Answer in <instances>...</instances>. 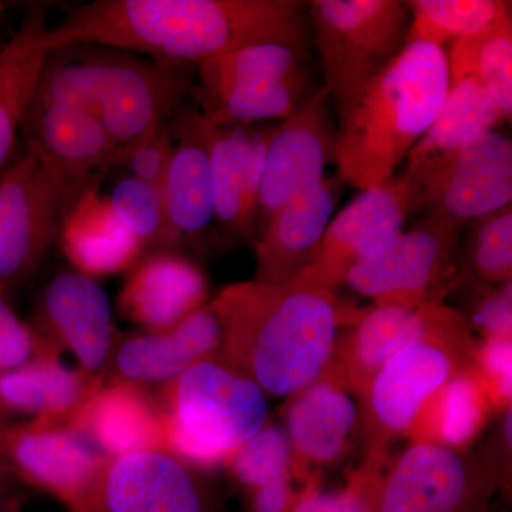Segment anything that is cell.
I'll return each mask as SVG.
<instances>
[{"label":"cell","mask_w":512,"mask_h":512,"mask_svg":"<svg viewBox=\"0 0 512 512\" xmlns=\"http://www.w3.org/2000/svg\"><path fill=\"white\" fill-rule=\"evenodd\" d=\"M308 35L298 0H94L67 8L39 45L113 47L183 66L249 46L308 47Z\"/></svg>","instance_id":"6da1fadb"},{"label":"cell","mask_w":512,"mask_h":512,"mask_svg":"<svg viewBox=\"0 0 512 512\" xmlns=\"http://www.w3.org/2000/svg\"><path fill=\"white\" fill-rule=\"evenodd\" d=\"M224 323L217 359L266 396L292 397L335 360L340 333L363 311L301 282H239L215 296Z\"/></svg>","instance_id":"7a4b0ae2"},{"label":"cell","mask_w":512,"mask_h":512,"mask_svg":"<svg viewBox=\"0 0 512 512\" xmlns=\"http://www.w3.org/2000/svg\"><path fill=\"white\" fill-rule=\"evenodd\" d=\"M450 89L447 52L407 43L382 72L338 104L335 163L338 177L375 190L429 131Z\"/></svg>","instance_id":"3957f363"},{"label":"cell","mask_w":512,"mask_h":512,"mask_svg":"<svg viewBox=\"0 0 512 512\" xmlns=\"http://www.w3.org/2000/svg\"><path fill=\"white\" fill-rule=\"evenodd\" d=\"M192 80L177 64L97 45L50 50L32 103L82 111L128 151L173 119ZM120 161V163H121Z\"/></svg>","instance_id":"277c9868"},{"label":"cell","mask_w":512,"mask_h":512,"mask_svg":"<svg viewBox=\"0 0 512 512\" xmlns=\"http://www.w3.org/2000/svg\"><path fill=\"white\" fill-rule=\"evenodd\" d=\"M158 406L165 450L201 470L227 463L269 421L264 390L218 359L164 384Z\"/></svg>","instance_id":"5b68a950"},{"label":"cell","mask_w":512,"mask_h":512,"mask_svg":"<svg viewBox=\"0 0 512 512\" xmlns=\"http://www.w3.org/2000/svg\"><path fill=\"white\" fill-rule=\"evenodd\" d=\"M308 47L256 45L197 64L190 96L212 126L285 120L309 96Z\"/></svg>","instance_id":"8992f818"},{"label":"cell","mask_w":512,"mask_h":512,"mask_svg":"<svg viewBox=\"0 0 512 512\" xmlns=\"http://www.w3.org/2000/svg\"><path fill=\"white\" fill-rule=\"evenodd\" d=\"M473 333L414 340L394 353L376 373L362 402L369 461L382 466L392 440L412 436L430 400L458 373L473 366Z\"/></svg>","instance_id":"52a82bcc"},{"label":"cell","mask_w":512,"mask_h":512,"mask_svg":"<svg viewBox=\"0 0 512 512\" xmlns=\"http://www.w3.org/2000/svg\"><path fill=\"white\" fill-rule=\"evenodd\" d=\"M325 90L342 103L382 72L407 45L412 15L400 0L306 3Z\"/></svg>","instance_id":"ba28073f"},{"label":"cell","mask_w":512,"mask_h":512,"mask_svg":"<svg viewBox=\"0 0 512 512\" xmlns=\"http://www.w3.org/2000/svg\"><path fill=\"white\" fill-rule=\"evenodd\" d=\"M86 192L28 151L6 167L0 174V292L36 274Z\"/></svg>","instance_id":"9c48e42d"},{"label":"cell","mask_w":512,"mask_h":512,"mask_svg":"<svg viewBox=\"0 0 512 512\" xmlns=\"http://www.w3.org/2000/svg\"><path fill=\"white\" fill-rule=\"evenodd\" d=\"M463 225L430 211L389 247L357 264L346 276L353 292L376 305L420 306L440 302L450 288Z\"/></svg>","instance_id":"30bf717a"},{"label":"cell","mask_w":512,"mask_h":512,"mask_svg":"<svg viewBox=\"0 0 512 512\" xmlns=\"http://www.w3.org/2000/svg\"><path fill=\"white\" fill-rule=\"evenodd\" d=\"M500 483L484 458L414 440L377 481L375 512H480Z\"/></svg>","instance_id":"8fae6325"},{"label":"cell","mask_w":512,"mask_h":512,"mask_svg":"<svg viewBox=\"0 0 512 512\" xmlns=\"http://www.w3.org/2000/svg\"><path fill=\"white\" fill-rule=\"evenodd\" d=\"M72 512H220L201 468L165 448L107 458Z\"/></svg>","instance_id":"7c38bea8"},{"label":"cell","mask_w":512,"mask_h":512,"mask_svg":"<svg viewBox=\"0 0 512 512\" xmlns=\"http://www.w3.org/2000/svg\"><path fill=\"white\" fill-rule=\"evenodd\" d=\"M406 173L419 188L421 208L461 225L512 204V143L497 130L426 158Z\"/></svg>","instance_id":"4fadbf2b"},{"label":"cell","mask_w":512,"mask_h":512,"mask_svg":"<svg viewBox=\"0 0 512 512\" xmlns=\"http://www.w3.org/2000/svg\"><path fill=\"white\" fill-rule=\"evenodd\" d=\"M419 210V188L409 173L363 191L330 221L318 254L295 281L336 291L357 264L389 247Z\"/></svg>","instance_id":"5bb4252c"},{"label":"cell","mask_w":512,"mask_h":512,"mask_svg":"<svg viewBox=\"0 0 512 512\" xmlns=\"http://www.w3.org/2000/svg\"><path fill=\"white\" fill-rule=\"evenodd\" d=\"M109 457L64 420L9 421L0 429V464L26 487L80 504Z\"/></svg>","instance_id":"9a60e30c"},{"label":"cell","mask_w":512,"mask_h":512,"mask_svg":"<svg viewBox=\"0 0 512 512\" xmlns=\"http://www.w3.org/2000/svg\"><path fill=\"white\" fill-rule=\"evenodd\" d=\"M325 87L309 94L291 116L272 130L266 148L256 218L262 224L295 195L325 180L335 163L336 131L330 121Z\"/></svg>","instance_id":"2e32d148"},{"label":"cell","mask_w":512,"mask_h":512,"mask_svg":"<svg viewBox=\"0 0 512 512\" xmlns=\"http://www.w3.org/2000/svg\"><path fill=\"white\" fill-rule=\"evenodd\" d=\"M468 332L464 313L441 302L412 308L375 305L342 330L333 363L350 389L362 397L384 363L404 346L430 336Z\"/></svg>","instance_id":"e0dca14e"},{"label":"cell","mask_w":512,"mask_h":512,"mask_svg":"<svg viewBox=\"0 0 512 512\" xmlns=\"http://www.w3.org/2000/svg\"><path fill=\"white\" fill-rule=\"evenodd\" d=\"M32 328L57 352L72 353L86 375L103 377L117 335L107 293L92 276L74 269L53 276Z\"/></svg>","instance_id":"ac0fdd59"},{"label":"cell","mask_w":512,"mask_h":512,"mask_svg":"<svg viewBox=\"0 0 512 512\" xmlns=\"http://www.w3.org/2000/svg\"><path fill=\"white\" fill-rule=\"evenodd\" d=\"M222 339L220 308L211 299L174 328L117 338L103 372V383L164 386L197 363L217 359Z\"/></svg>","instance_id":"d6986e66"},{"label":"cell","mask_w":512,"mask_h":512,"mask_svg":"<svg viewBox=\"0 0 512 512\" xmlns=\"http://www.w3.org/2000/svg\"><path fill=\"white\" fill-rule=\"evenodd\" d=\"M284 429L295 458V476L345 460L362 424V402L335 363L289 397Z\"/></svg>","instance_id":"ffe728a7"},{"label":"cell","mask_w":512,"mask_h":512,"mask_svg":"<svg viewBox=\"0 0 512 512\" xmlns=\"http://www.w3.org/2000/svg\"><path fill=\"white\" fill-rule=\"evenodd\" d=\"M20 131L28 153L83 190L99 187L101 177L120 165L119 148L82 111L30 103Z\"/></svg>","instance_id":"44dd1931"},{"label":"cell","mask_w":512,"mask_h":512,"mask_svg":"<svg viewBox=\"0 0 512 512\" xmlns=\"http://www.w3.org/2000/svg\"><path fill=\"white\" fill-rule=\"evenodd\" d=\"M343 181L326 177L272 212L255 239L256 276L262 284L295 281L311 266L338 205Z\"/></svg>","instance_id":"7402d4cb"},{"label":"cell","mask_w":512,"mask_h":512,"mask_svg":"<svg viewBox=\"0 0 512 512\" xmlns=\"http://www.w3.org/2000/svg\"><path fill=\"white\" fill-rule=\"evenodd\" d=\"M200 130L210 160L215 222L228 234L252 237L272 130L256 136L247 127L212 126L201 114Z\"/></svg>","instance_id":"603a6c76"},{"label":"cell","mask_w":512,"mask_h":512,"mask_svg":"<svg viewBox=\"0 0 512 512\" xmlns=\"http://www.w3.org/2000/svg\"><path fill=\"white\" fill-rule=\"evenodd\" d=\"M210 301L200 266L174 251H158L140 259L121 289V315L144 332L177 326Z\"/></svg>","instance_id":"cb8c5ba5"},{"label":"cell","mask_w":512,"mask_h":512,"mask_svg":"<svg viewBox=\"0 0 512 512\" xmlns=\"http://www.w3.org/2000/svg\"><path fill=\"white\" fill-rule=\"evenodd\" d=\"M173 154L163 185L171 245L198 242L215 222L210 160L194 104H181L171 119Z\"/></svg>","instance_id":"d4e9b609"},{"label":"cell","mask_w":512,"mask_h":512,"mask_svg":"<svg viewBox=\"0 0 512 512\" xmlns=\"http://www.w3.org/2000/svg\"><path fill=\"white\" fill-rule=\"evenodd\" d=\"M67 423L109 458L164 448L160 406L136 384H101Z\"/></svg>","instance_id":"484cf974"},{"label":"cell","mask_w":512,"mask_h":512,"mask_svg":"<svg viewBox=\"0 0 512 512\" xmlns=\"http://www.w3.org/2000/svg\"><path fill=\"white\" fill-rule=\"evenodd\" d=\"M101 384L103 377L70 369L60 360L59 352H49L0 372V403L9 414L67 421Z\"/></svg>","instance_id":"4316f807"},{"label":"cell","mask_w":512,"mask_h":512,"mask_svg":"<svg viewBox=\"0 0 512 512\" xmlns=\"http://www.w3.org/2000/svg\"><path fill=\"white\" fill-rule=\"evenodd\" d=\"M59 244L74 271L94 276L134 268L144 247L114 217L97 188L80 198L64 224Z\"/></svg>","instance_id":"83f0119b"},{"label":"cell","mask_w":512,"mask_h":512,"mask_svg":"<svg viewBox=\"0 0 512 512\" xmlns=\"http://www.w3.org/2000/svg\"><path fill=\"white\" fill-rule=\"evenodd\" d=\"M47 28L46 9L35 6L0 50V174L12 156L49 53L39 45Z\"/></svg>","instance_id":"f1b7e54d"},{"label":"cell","mask_w":512,"mask_h":512,"mask_svg":"<svg viewBox=\"0 0 512 512\" xmlns=\"http://www.w3.org/2000/svg\"><path fill=\"white\" fill-rule=\"evenodd\" d=\"M493 409L490 397L473 366L454 376L421 413L412 437L466 450L484 429Z\"/></svg>","instance_id":"f546056e"},{"label":"cell","mask_w":512,"mask_h":512,"mask_svg":"<svg viewBox=\"0 0 512 512\" xmlns=\"http://www.w3.org/2000/svg\"><path fill=\"white\" fill-rule=\"evenodd\" d=\"M505 121L490 93L471 77L450 83L443 106L429 131L407 157V168L416 167L431 156L453 150Z\"/></svg>","instance_id":"4dcf8cb0"},{"label":"cell","mask_w":512,"mask_h":512,"mask_svg":"<svg viewBox=\"0 0 512 512\" xmlns=\"http://www.w3.org/2000/svg\"><path fill=\"white\" fill-rule=\"evenodd\" d=\"M450 83L471 77L493 97L505 120L512 114V18L454 40L447 53Z\"/></svg>","instance_id":"1f68e13d"},{"label":"cell","mask_w":512,"mask_h":512,"mask_svg":"<svg viewBox=\"0 0 512 512\" xmlns=\"http://www.w3.org/2000/svg\"><path fill=\"white\" fill-rule=\"evenodd\" d=\"M412 15L407 43L426 42L443 47L447 42L476 35L511 18L505 0H410Z\"/></svg>","instance_id":"d6a6232c"},{"label":"cell","mask_w":512,"mask_h":512,"mask_svg":"<svg viewBox=\"0 0 512 512\" xmlns=\"http://www.w3.org/2000/svg\"><path fill=\"white\" fill-rule=\"evenodd\" d=\"M225 466L235 483L255 490L282 477L295 476V458L284 427L268 424L238 448Z\"/></svg>","instance_id":"836d02e7"},{"label":"cell","mask_w":512,"mask_h":512,"mask_svg":"<svg viewBox=\"0 0 512 512\" xmlns=\"http://www.w3.org/2000/svg\"><path fill=\"white\" fill-rule=\"evenodd\" d=\"M107 201L116 220L144 249L148 245H171L163 192L154 185L128 175L114 185Z\"/></svg>","instance_id":"e575fe53"},{"label":"cell","mask_w":512,"mask_h":512,"mask_svg":"<svg viewBox=\"0 0 512 512\" xmlns=\"http://www.w3.org/2000/svg\"><path fill=\"white\" fill-rule=\"evenodd\" d=\"M474 222L467 259L483 284L500 285L512 278V204Z\"/></svg>","instance_id":"d590c367"},{"label":"cell","mask_w":512,"mask_h":512,"mask_svg":"<svg viewBox=\"0 0 512 512\" xmlns=\"http://www.w3.org/2000/svg\"><path fill=\"white\" fill-rule=\"evenodd\" d=\"M380 467H366L342 490L323 491L309 485L291 512H375Z\"/></svg>","instance_id":"8d00e7d4"},{"label":"cell","mask_w":512,"mask_h":512,"mask_svg":"<svg viewBox=\"0 0 512 512\" xmlns=\"http://www.w3.org/2000/svg\"><path fill=\"white\" fill-rule=\"evenodd\" d=\"M49 352H57L23 322L0 292V372L16 369Z\"/></svg>","instance_id":"74e56055"},{"label":"cell","mask_w":512,"mask_h":512,"mask_svg":"<svg viewBox=\"0 0 512 512\" xmlns=\"http://www.w3.org/2000/svg\"><path fill=\"white\" fill-rule=\"evenodd\" d=\"M474 369L480 376L493 409L511 404L512 338L478 340L474 349Z\"/></svg>","instance_id":"f35d334b"},{"label":"cell","mask_w":512,"mask_h":512,"mask_svg":"<svg viewBox=\"0 0 512 512\" xmlns=\"http://www.w3.org/2000/svg\"><path fill=\"white\" fill-rule=\"evenodd\" d=\"M464 318L471 332L476 330L483 339L511 338L512 282L481 285Z\"/></svg>","instance_id":"ab89813d"},{"label":"cell","mask_w":512,"mask_h":512,"mask_svg":"<svg viewBox=\"0 0 512 512\" xmlns=\"http://www.w3.org/2000/svg\"><path fill=\"white\" fill-rule=\"evenodd\" d=\"M173 148V133H171L170 121H167L147 140L128 151L119 167H126L131 177L154 185L163 192L165 174H167Z\"/></svg>","instance_id":"60d3db41"},{"label":"cell","mask_w":512,"mask_h":512,"mask_svg":"<svg viewBox=\"0 0 512 512\" xmlns=\"http://www.w3.org/2000/svg\"><path fill=\"white\" fill-rule=\"evenodd\" d=\"M293 477H282L248 491L251 512H291L298 501L292 487Z\"/></svg>","instance_id":"b9f144b4"},{"label":"cell","mask_w":512,"mask_h":512,"mask_svg":"<svg viewBox=\"0 0 512 512\" xmlns=\"http://www.w3.org/2000/svg\"><path fill=\"white\" fill-rule=\"evenodd\" d=\"M26 485L0 464V512H20L26 503Z\"/></svg>","instance_id":"7bdbcfd3"},{"label":"cell","mask_w":512,"mask_h":512,"mask_svg":"<svg viewBox=\"0 0 512 512\" xmlns=\"http://www.w3.org/2000/svg\"><path fill=\"white\" fill-rule=\"evenodd\" d=\"M10 414L3 409L2 403H0V429L5 426L6 423H9Z\"/></svg>","instance_id":"ee69618b"},{"label":"cell","mask_w":512,"mask_h":512,"mask_svg":"<svg viewBox=\"0 0 512 512\" xmlns=\"http://www.w3.org/2000/svg\"><path fill=\"white\" fill-rule=\"evenodd\" d=\"M3 46H5V45H3ZM3 46H0V50H2V49H3Z\"/></svg>","instance_id":"f6af8a7d"}]
</instances>
